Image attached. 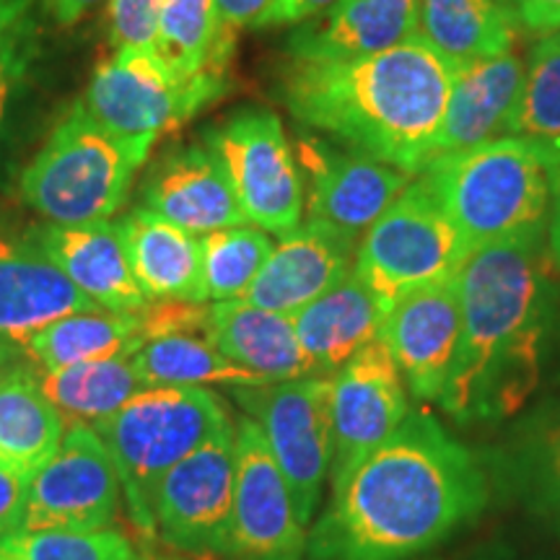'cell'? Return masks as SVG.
<instances>
[{
	"instance_id": "cell-1",
	"label": "cell",
	"mask_w": 560,
	"mask_h": 560,
	"mask_svg": "<svg viewBox=\"0 0 560 560\" xmlns=\"http://www.w3.org/2000/svg\"><path fill=\"white\" fill-rule=\"evenodd\" d=\"M488 472L429 412L402 425L332 478V501L314 524L312 560H412L478 520Z\"/></svg>"
},
{
	"instance_id": "cell-2",
	"label": "cell",
	"mask_w": 560,
	"mask_h": 560,
	"mask_svg": "<svg viewBox=\"0 0 560 560\" xmlns=\"http://www.w3.org/2000/svg\"><path fill=\"white\" fill-rule=\"evenodd\" d=\"M545 234L490 244L459 270V348L439 400L457 423L516 416L540 387L552 314Z\"/></svg>"
},
{
	"instance_id": "cell-3",
	"label": "cell",
	"mask_w": 560,
	"mask_h": 560,
	"mask_svg": "<svg viewBox=\"0 0 560 560\" xmlns=\"http://www.w3.org/2000/svg\"><path fill=\"white\" fill-rule=\"evenodd\" d=\"M454 68L423 42L353 60L285 58L278 94L296 120L418 177L433 161Z\"/></svg>"
},
{
	"instance_id": "cell-4",
	"label": "cell",
	"mask_w": 560,
	"mask_h": 560,
	"mask_svg": "<svg viewBox=\"0 0 560 560\" xmlns=\"http://www.w3.org/2000/svg\"><path fill=\"white\" fill-rule=\"evenodd\" d=\"M556 172L558 164L540 145L503 136L446 153L418 177L436 195L467 247L478 252L548 231Z\"/></svg>"
},
{
	"instance_id": "cell-5",
	"label": "cell",
	"mask_w": 560,
	"mask_h": 560,
	"mask_svg": "<svg viewBox=\"0 0 560 560\" xmlns=\"http://www.w3.org/2000/svg\"><path fill=\"white\" fill-rule=\"evenodd\" d=\"M229 425L226 408L206 387H145L94 423L115 462L125 509L143 535H156L153 499L164 475Z\"/></svg>"
},
{
	"instance_id": "cell-6",
	"label": "cell",
	"mask_w": 560,
	"mask_h": 560,
	"mask_svg": "<svg viewBox=\"0 0 560 560\" xmlns=\"http://www.w3.org/2000/svg\"><path fill=\"white\" fill-rule=\"evenodd\" d=\"M140 161L75 102L21 172L26 206L47 223L109 221L128 200Z\"/></svg>"
},
{
	"instance_id": "cell-7",
	"label": "cell",
	"mask_w": 560,
	"mask_h": 560,
	"mask_svg": "<svg viewBox=\"0 0 560 560\" xmlns=\"http://www.w3.org/2000/svg\"><path fill=\"white\" fill-rule=\"evenodd\" d=\"M472 249L423 179L397 195L355 247L353 276L392 310L425 285L457 280Z\"/></svg>"
},
{
	"instance_id": "cell-8",
	"label": "cell",
	"mask_w": 560,
	"mask_h": 560,
	"mask_svg": "<svg viewBox=\"0 0 560 560\" xmlns=\"http://www.w3.org/2000/svg\"><path fill=\"white\" fill-rule=\"evenodd\" d=\"M226 89L229 79L219 75L179 81L149 42L120 47L112 58L100 62L81 102L104 130L145 164L166 130L221 100Z\"/></svg>"
},
{
	"instance_id": "cell-9",
	"label": "cell",
	"mask_w": 560,
	"mask_h": 560,
	"mask_svg": "<svg viewBox=\"0 0 560 560\" xmlns=\"http://www.w3.org/2000/svg\"><path fill=\"white\" fill-rule=\"evenodd\" d=\"M252 226L289 234L304 221V179L283 122L265 107L231 112L202 132Z\"/></svg>"
},
{
	"instance_id": "cell-10",
	"label": "cell",
	"mask_w": 560,
	"mask_h": 560,
	"mask_svg": "<svg viewBox=\"0 0 560 560\" xmlns=\"http://www.w3.org/2000/svg\"><path fill=\"white\" fill-rule=\"evenodd\" d=\"M234 395L260 425L272 459L289 482L299 520L310 527L325 480L332 475L330 376L240 387Z\"/></svg>"
},
{
	"instance_id": "cell-11",
	"label": "cell",
	"mask_w": 560,
	"mask_h": 560,
	"mask_svg": "<svg viewBox=\"0 0 560 560\" xmlns=\"http://www.w3.org/2000/svg\"><path fill=\"white\" fill-rule=\"evenodd\" d=\"M120 499V478L100 433L89 423H68L58 450L30 478L21 529H107Z\"/></svg>"
},
{
	"instance_id": "cell-12",
	"label": "cell",
	"mask_w": 560,
	"mask_h": 560,
	"mask_svg": "<svg viewBox=\"0 0 560 560\" xmlns=\"http://www.w3.org/2000/svg\"><path fill=\"white\" fill-rule=\"evenodd\" d=\"M236 429L229 425L174 465L153 499L156 535L190 556H223L234 509Z\"/></svg>"
},
{
	"instance_id": "cell-13",
	"label": "cell",
	"mask_w": 560,
	"mask_h": 560,
	"mask_svg": "<svg viewBox=\"0 0 560 560\" xmlns=\"http://www.w3.org/2000/svg\"><path fill=\"white\" fill-rule=\"evenodd\" d=\"M296 161L306 185V221L325 223L355 242L416 179L319 132H299Z\"/></svg>"
},
{
	"instance_id": "cell-14",
	"label": "cell",
	"mask_w": 560,
	"mask_h": 560,
	"mask_svg": "<svg viewBox=\"0 0 560 560\" xmlns=\"http://www.w3.org/2000/svg\"><path fill=\"white\" fill-rule=\"evenodd\" d=\"M301 524L283 472L272 459L260 425L242 418L236 425L234 509L223 560H301L306 552Z\"/></svg>"
},
{
	"instance_id": "cell-15",
	"label": "cell",
	"mask_w": 560,
	"mask_h": 560,
	"mask_svg": "<svg viewBox=\"0 0 560 560\" xmlns=\"http://www.w3.org/2000/svg\"><path fill=\"white\" fill-rule=\"evenodd\" d=\"M408 387L395 359L376 338L330 376L332 478L384 444L408 418Z\"/></svg>"
},
{
	"instance_id": "cell-16",
	"label": "cell",
	"mask_w": 560,
	"mask_h": 560,
	"mask_svg": "<svg viewBox=\"0 0 560 560\" xmlns=\"http://www.w3.org/2000/svg\"><path fill=\"white\" fill-rule=\"evenodd\" d=\"M462 332L457 280L402 296L382 322L380 340L420 402H439L454 369Z\"/></svg>"
},
{
	"instance_id": "cell-17",
	"label": "cell",
	"mask_w": 560,
	"mask_h": 560,
	"mask_svg": "<svg viewBox=\"0 0 560 560\" xmlns=\"http://www.w3.org/2000/svg\"><path fill=\"white\" fill-rule=\"evenodd\" d=\"M359 242L325 223L301 221L272 247L244 301L293 317L353 272Z\"/></svg>"
},
{
	"instance_id": "cell-18",
	"label": "cell",
	"mask_w": 560,
	"mask_h": 560,
	"mask_svg": "<svg viewBox=\"0 0 560 560\" xmlns=\"http://www.w3.org/2000/svg\"><path fill=\"white\" fill-rule=\"evenodd\" d=\"M143 208L195 236L249 223L221 161L200 143L166 151L151 166L143 182Z\"/></svg>"
},
{
	"instance_id": "cell-19",
	"label": "cell",
	"mask_w": 560,
	"mask_h": 560,
	"mask_svg": "<svg viewBox=\"0 0 560 560\" xmlns=\"http://www.w3.org/2000/svg\"><path fill=\"white\" fill-rule=\"evenodd\" d=\"M26 240L102 310L138 312L149 304L130 270L120 223H45L32 229Z\"/></svg>"
},
{
	"instance_id": "cell-20",
	"label": "cell",
	"mask_w": 560,
	"mask_h": 560,
	"mask_svg": "<svg viewBox=\"0 0 560 560\" xmlns=\"http://www.w3.org/2000/svg\"><path fill=\"white\" fill-rule=\"evenodd\" d=\"M418 0H338L299 24L285 52L296 60H353L416 39Z\"/></svg>"
},
{
	"instance_id": "cell-21",
	"label": "cell",
	"mask_w": 560,
	"mask_h": 560,
	"mask_svg": "<svg viewBox=\"0 0 560 560\" xmlns=\"http://www.w3.org/2000/svg\"><path fill=\"white\" fill-rule=\"evenodd\" d=\"M524 68L527 58L516 50L454 68L450 104L433 143V161L506 136L524 86Z\"/></svg>"
},
{
	"instance_id": "cell-22",
	"label": "cell",
	"mask_w": 560,
	"mask_h": 560,
	"mask_svg": "<svg viewBox=\"0 0 560 560\" xmlns=\"http://www.w3.org/2000/svg\"><path fill=\"white\" fill-rule=\"evenodd\" d=\"M96 310L30 240L0 234V340H26L73 312Z\"/></svg>"
},
{
	"instance_id": "cell-23",
	"label": "cell",
	"mask_w": 560,
	"mask_h": 560,
	"mask_svg": "<svg viewBox=\"0 0 560 560\" xmlns=\"http://www.w3.org/2000/svg\"><path fill=\"white\" fill-rule=\"evenodd\" d=\"M206 338L219 353L260 376L265 384L322 376L301 348L293 319L244 299L208 304Z\"/></svg>"
},
{
	"instance_id": "cell-24",
	"label": "cell",
	"mask_w": 560,
	"mask_h": 560,
	"mask_svg": "<svg viewBox=\"0 0 560 560\" xmlns=\"http://www.w3.org/2000/svg\"><path fill=\"white\" fill-rule=\"evenodd\" d=\"M120 234L130 270L145 299L206 304L200 236L143 206L125 215Z\"/></svg>"
},
{
	"instance_id": "cell-25",
	"label": "cell",
	"mask_w": 560,
	"mask_h": 560,
	"mask_svg": "<svg viewBox=\"0 0 560 560\" xmlns=\"http://www.w3.org/2000/svg\"><path fill=\"white\" fill-rule=\"evenodd\" d=\"M522 34L516 0H418L416 39L452 68L514 52Z\"/></svg>"
},
{
	"instance_id": "cell-26",
	"label": "cell",
	"mask_w": 560,
	"mask_h": 560,
	"mask_svg": "<svg viewBox=\"0 0 560 560\" xmlns=\"http://www.w3.org/2000/svg\"><path fill=\"white\" fill-rule=\"evenodd\" d=\"M384 317L387 310L382 301L350 272L342 283L312 301L291 319L301 348L306 350L319 374L327 376L380 338Z\"/></svg>"
},
{
	"instance_id": "cell-27",
	"label": "cell",
	"mask_w": 560,
	"mask_h": 560,
	"mask_svg": "<svg viewBox=\"0 0 560 560\" xmlns=\"http://www.w3.org/2000/svg\"><path fill=\"white\" fill-rule=\"evenodd\" d=\"M236 32L219 16L215 0H164L159 9L153 47L179 81L229 79Z\"/></svg>"
},
{
	"instance_id": "cell-28",
	"label": "cell",
	"mask_w": 560,
	"mask_h": 560,
	"mask_svg": "<svg viewBox=\"0 0 560 560\" xmlns=\"http://www.w3.org/2000/svg\"><path fill=\"white\" fill-rule=\"evenodd\" d=\"M143 342L145 332L140 310L112 312L96 306L52 322L21 348L39 371H50L75 363L122 359L143 348Z\"/></svg>"
},
{
	"instance_id": "cell-29",
	"label": "cell",
	"mask_w": 560,
	"mask_h": 560,
	"mask_svg": "<svg viewBox=\"0 0 560 560\" xmlns=\"http://www.w3.org/2000/svg\"><path fill=\"white\" fill-rule=\"evenodd\" d=\"M66 433V420L42 395L37 374L13 369L0 376V462L32 475L52 457Z\"/></svg>"
},
{
	"instance_id": "cell-30",
	"label": "cell",
	"mask_w": 560,
	"mask_h": 560,
	"mask_svg": "<svg viewBox=\"0 0 560 560\" xmlns=\"http://www.w3.org/2000/svg\"><path fill=\"white\" fill-rule=\"evenodd\" d=\"M34 374L42 395L62 418H70V423H102L145 389L132 366V355L50 371L34 369Z\"/></svg>"
},
{
	"instance_id": "cell-31",
	"label": "cell",
	"mask_w": 560,
	"mask_h": 560,
	"mask_svg": "<svg viewBox=\"0 0 560 560\" xmlns=\"http://www.w3.org/2000/svg\"><path fill=\"white\" fill-rule=\"evenodd\" d=\"M132 366L145 387H260L252 371L236 366L215 350L206 335L172 332L143 342L132 353Z\"/></svg>"
},
{
	"instance_id": "cell-32",
	"label": "cell",
	"mask_w": 560,
	"mask_h": 560,
	"mask_svg": "<svg viewBox=\"0 0 560 560\" xmlns=\"http://www.w3.org/2000/svg\"><path fill=\"white\" fill-rule=\"evenodd\" d=\"M503 478L537 520L560 532V405L529 420L511 441Z\"/></svg>"
},
{
	"instance_id": "cell-33",
	"label": "cell",
	"mask_w": 560,
	"mask_h": 560,
	"mask_svg": "<svg viewBox=\"0 0 560 560\" xmlns=\"http://www.w3.org/2000/svg\"><path fill=\"white\" fill-rule=\"evenodd\" d=\"M506 136L540 145L560 166V30L542 34L529 50L524 86Z\"/></svg>"
},
{
	"instance_id": "cell-34",
	"label": "cell",
	"mask_w": 560,
	"mask_h": 560,
	"mask_svg": "<svg viewBox=\"0 0 560 560\" xmlns=\"http://www.w3.org/2000/svg\"><path fill=\"white\" fill-rule=\"evenodd\" d=\"M276 244L268 231L257 226H234L200 236L202 283L208 301L242 299L260 276Z\"/></svg>"
},
{
	"instance_id": "cell-35",
	"label": "cell",
	"mask_w": 560,
	"mask_h": 560,
	"mask_svg": "<svg viewBox=\"0 0 560 560\" xmlns=\"http://www.w3.org/2000/svg\"><path fill=\"white\" fill-rule=\"evenodd\" d=\"M0 560H138L117 529L13 532L0 537Z\"/></svg>"
},
{
	"instance_id": "cell-36",
	"label": "cell",
	"mask_w": 560,
	"mask_h": 560,
	"mask_svg": "<svg viewBox=\"0 0 560 560\" xmlns=\"http://www.w3.org/2000/svg\"><path fill=\"white\" fill-rule=\"evenodd\" d=\"M39 58V21L37 16H30L19 30H13L0 42V151L9 140L13 122L19 120V109L30 94Z\"/></svg>"
},
{
	"instance_id": "cell-37",
	"label": "cell",
	"mask_w": 560,
	"mask_h": 560,
	"mask_svg": "<svg viewBox=\"0 0 560 560\" xmlns=\"http://www.w3.org/2000/svg\"><path fill=\"white\" fill-rule=\"evenodd\" d=\"M161 5L164 0H109V45L120 50V47L153 42Z\"/></svg>"
},
{
	"instance_id": "cell-38",
	"label": "cell",
	"mask_w": 560,
	"mask_h": 560,
	"mask_svg": "<svg viewBox=\"0 0 560 560\" xmlns=\"http://www.w3.org/2000/svg\"><path fill=\"white\" fill-rule=\"evenodd\" d=\"M30 493V475L13 470L0 462V537L21 529Z\"/></svg>"
},
{
	"instance_id": "cell-39",
	"label": "cell",
	"mask_w": 560,
	"mask_h": 560,
	"mask_svg": "<svg viewBox=\"0 0 560 560\" xmlns=\"http://www.w3.org/2000/svg\"><path fill=\"white\" fill-rule=\"evenodd\" d=\"M338 0H272L268 11L257 19V30H270V26H291L304 24L317 16V13L327 11Z\"/></svg>"
},
{
	"instance_id": "cell-40",
	"label": "cell",
	"mask_w": 560,
	"mask_h": 560,
	"mask_svg": "<svg viewBox=\"0 0 560 560\" xmlns=\"http://www.w3.org/2000/svg\"><path fill=\"white\" fill-rule=\"evenodd\" d=\"M516 3H520L524 32L542 37L560 30V0H516Z\"/></svg>"
},
{
	"instance_id": "cell-41",
	"label": "cell",
	"mask_w": 560,
	"mask_h": 560,
	"mask_svg": "<svg viewBox=\"0 0 560 560\" xmlns=\"http://www.w3.org/2000/svg\"><path fill=\"white\" fill-rule=\"evenodd\" d=\"M219 16L229 30L240 32L244 26H255L257 19L270 9L272 0H215Z\"/></svg>"
},
{
	"instance_id": "cell-42",
	"label": "cell",
	"mask_w": 560,
	"mask_h": 560,
	"mask_svg": "<svg viewBox=\"0 0 560 560\" xmlns=\"http://www.w3.org/2000/svg\"><path fill=\"white\" fill-rule=\"evenodd\" d=\"M104 0H42L45 11L50 13V19L60 26H73L79 21L102 5Z\"/></svg>"
},
{
	"instance_id": "cell-43",
	"label": "cell",
	"mask_w": 560,
	"mask_h": 560,
	"mask_svg": "<svg viewBox=\"0 0 560 560\" xmlns=\"http://www.w3.org/2000/svg\"><path fill=\"white\" fill-rule=\"evenodd\" d=\"M545 247H548L550 268L560 272V166L552 179V206L548 219V234H545Z\"/></svg>"
},
{
	"instance_id": "cell-44",
	"label": "cell",
	"mask_w": 560,
	"mask_h": 560,
	"mask_svg": "<svg viewBox=\"0 0 560 560\" xmlns=\"http://www.w3.org/2000/svg\"><path fill=\"white\" fill-rule=\"evenodd\" d=\"M39 0H0V42L13 30H19L26 19L34 16V5Z\"/></svg>"
},
{
	"instance_id": "cell-45",
	"label": "cell",
	"mask_w": 560,
	"mask_h": 560,
	"mask_svg": "<svg viewBox=\"0 0 560 560\" xmlns=\"http://www.w3.org/2000/svg\"><path fill=\"white\" fill-rule=\"evenodd\" d=\"M5 346H9V342L0 340V369H3V361H5Z\"/></svg>"
}]
</instances>
